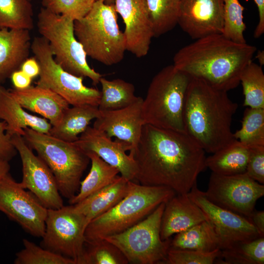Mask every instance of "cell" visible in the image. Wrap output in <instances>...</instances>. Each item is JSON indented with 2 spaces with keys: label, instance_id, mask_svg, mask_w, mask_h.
Returning a JSON list of instances; mask_svg holds the SVG:
<instances>
[{
  "label": "cell",
  "instance_id": "cell-1",
  "mask_svg": "<svg viewBox=\"0 0 264 264\" xmlns=\"http://www.w3.org/2000/svg\"><path fill=\"white\" fill-rule=\"evenodd\" d=\"M136 164L134 179L187 194L206 167L205 152L185 132L145 123L138 142L130 151Z\"/></svg>",
  "mask_w": 264,
  "mask_h": 264
},
{
  "label": "cell",
  "instance_id": "cell-2",
  "mask_svg": "<svg viewBox=\"0 0 264 264\" xmlns=\"http://www.w3.org/2000/svg\"><path fill=\"white\" fill-rule=\"evenodd\" d=\"M257 51L252 45L234 42L222 34L195 40L174 55L173 65L192 78L228 91L240 84L241 73Z\"/></svg>",
  "mask_w": 264,
  "mask_h": 264
},
{
  "label": "cell",
  "instance_id": "cell-3",
  "mask_svg": "<svg viewBox=\"0 0 264 264\" xmlns=\"http://www.w3.org/2000/svg\"><path fill=\"white\" fill-rule=\"evenodd\" d=\"M238 107L227 91L192 78L185 100V132L205 152L213 154L236 140L231 125Z\"/></svg>",
  "mask_w": 264,
  "mask_h": 264
},
{
  "label": "cell",
  "instance_id": "cell-4",
  "mask_svg": "<svg viewBox=\"0 0 264 264\" xmlns=\"http://www.w3.org/2000/svg\"><path fill=\"white\" fill-rule=\"evenodd\" d=\"M176 194L167 187L144 185L129 180L125 197L89 222L85 233V243H91L127 230Z\"/></svg>",
  "mask_w": 264,
  "mask_h": 264
},
{
  "label": "cell",
  "instance_id": "cell-5",
  "mask_svg": "<svg viewBox=\"0 0 264 264\" xmlns=\"http://www.w3.org/2000/svg\"><path fill=\"white\" fill-rule=\"evenodd\" d=\"M114 4L96 0L88 13L74 21V33L87 56L110 66L122 61L126 39L119 29Z\"/></svg>",
  "mask_w": 264,
  "mask_h": 264
},
{
  "label": "cell",
  "instance_id": "cell-6",
  "mask_svg": "<svg viewBox=\"0 0 264 264\" xmlns=\"http://www.w3.org/2000/svg\"><path fill=\"white\" fill-rule=\"evenodd\" d=\"M191 79L173 65L161 69L152 79L143 100L145 124L185 132L184 108Z\"/></svg>",
  "mask_w": 264,
  "mask_h": 264
},
{
  "label": "cell",
  "instance_id": "cell-7",
  "mask_svg": "<svg viewBox=\"0 0 264 264\" xmlns=\"http://www.w3.org/2000/svg\"><path fill=\"white\" fill-rule=\"evenodd\" d=\"M22 136L53 173L61 196L68 200L77 193L81 178L90 161L87 154L73 142H66L29 128Z\"/></svg>",
  "mask_w": 264,
  "mask_h": 264
},
{
  "label": "cell",
  "instance_id": "cell-8",
  "mask_svg": "<svg viewBox=\"0 0 264 264\" xmlns=\"http://www.w3.org/2000/svg\"><path fill=\"white\" fill-rule=\"evenodd\" d=\"M74 23L70 17L42 7L38 15L37 26L60 66L74 75L89 78L93 84L97 85L102 75L88 63L87 55L75 36Z\"/></svg>",
  "mask_w": 264,
  "mask_h": 264
},
{
  "label": "cell",
  "instance_id": "cell-9",
  "mask_svg": "<svg viewBox=\"0 0 264 264\" xmlns=\"http://www.w3.org/2000/svg\"><path fill=\"white\" fill-rule=\"evenodd\" d=\"M165 203H161L140 222L119 233L105 238L116 246L129 263L162 264L170 249L171 239L162 240L160 225Z\"/></svg>",
  "mask_w": 264,
  "mask_h": 264
},
{
  "label": "cell",
  "instance_id": "cell-10",
  "mask_svg": "<svg viewBox=\"0 0 264 264\" xmlns=\"http://www.w3.org/2000/svg\"><path fill=\"white\" fill-rule=\"evenodd\" d=\"M31 50L40 66L39 79L37 85L49 89L73 106L89 105L98 107L101 91L83 84L84 77L65 70L54 60L47 41L35 37Z\"/></svg>",
  "mask_w": 264,
  "mask_h": 264
},
{
  "label": "cell",
  "instance_id": "cell-11",
  "mask_svg": "<svg viewBox=\"0 0 264 264\" xmlns=\"http://www.w3.org/2000/svg\"><path fill=\"white\" fill-rule=\"evenodd\" d=\"M88 224L86 218L73 205L48 209L41 246L78 264L84 251Z\"/></svg>",
  "mask_w": 264,
  "mask_h": 264
},
{
  "label": "cell",
  "instance_id": "cell-12",
  "mask_svg": "<svg viewBox=\"0 0 264 264\" xmlns=\"http://www.w3.org/2000/svg\"><path fill=\"white\" fill-rule=\"evenodd\" d=\"M204 193L214 204L248 219L264 195V185L245 173L225 176L212 172Z\"/></svg>",
  "mask_w": 264,
  "mask_h": 264
},
{
  "label": "cell",
  "instance_id": "cell-13",
  "mask_svg": "<svg viewBox=\"0 0 264 264\" xmlns=\"http://www.w3.org/2000/svg\"><path fill=\"white\" fill-rule=\"evenodd\" d=\"M47 210L9 173L0 179V211L31 235L43 236Z\"/></svg>",
  "mask_w": 264,
  "mask_h": 264
},
{
  "label": "cell",
  "instance_id": "cell-14",
  "mask_svg": "<svg viewBox=\"0 0 264 264\" xmlns=\"http://www.w3.org/2000/svg\"><path fill=\"white\" fill-rule=\"evenodd\" d=\"M12 142L22 164V186L28 189L47 209L64 206L56 179L46 164L33 152L22 136L13 134Z\"/></svg>",
  "mask_w": 264,
  "mask_h": 264
},
{
  "label": "cell",
  "instance_id": "cell-15",
  "mask_svg": "<svg viewBox=\"0 0 264 264\" xmlns=\"http://www.w3.org/2000/svg\"><path fill=\"white\" fill-rule=\"evenodd\" d=\"M188 195L213 226L219 239L220 250L261 237L247 218L214 204L206 198L204 192L198 188L197 184Z\"/></svg>",
  "mask_w": 264,
  "mask_h": 264
},
{
  "label": "cell",
  "instance_id": "cell-16",
  "mask_svg": "<svg viewBox=\"0 0 264 264\" xmlns=\"http://www.w3.org/2000/svg\"><path fill=\"white\" fill-rule=\"evenodd\" d=\"M85 153L92 152L107 163L116 168L121 176L132 181L136 172V164L131 154V145L121 140L113 141L105 132L88 126L78 140L73 142Z\"/></svg>",
  "mask_w": 264,
  "mask_h": 264
},
{
  "label": "cell",
  "instance_id": "cell-17",
  "mask_svg": "<svg viewBox=\"0 0 264 264\" xmlns=\"http://www.w3.org/2000/svg\"><path fill=\"white\" fill-rule=\"evenodd\" d=\"M113 4L125 24L127 51L145 56L154 37L146 0H114Z\"/></svg>",
  "mask_w": 264,
  "mask_h": 264
},
{
  "label": "cell",
  "instance_id": "cell-18",
  "mask_svg": "<svg viewBox=\"0 0 264 264\" xmlns=\"http://www.w3.org/2000/svg\"><path fill=\"white\" fill-rule=\"evenodd\" d=\"M177 24L194 40L221 34L223 0H181Z\"/></svg>",
  "mask_w": 264,
  "mask_h": 264
},
{
  "label": "cell",
  "instance_id": "cell-19",
  "mask_svg": "<svg viewBox=\"0 0 264 264\" xmlns=\"http://www.w3.org/2000/svg\"><path fill=\"white\" fill-rule=\"evenodd\" d=\"M143 99H138L130 106L123 109L101 111L93 127L103 132L110 137L130 144L132 150L137 145L145 122L142 115ZM131 150V151H132Z\"/></svg>",
  "mask_w": 264,
  "mask_h": 264
},
{
  "label": "cell",
  "instance_id": "cell-20",
  "mask_svg": "<svg viewBox=\"0 0 264 264\" xmlns=\"http://www.w3.org/2000/svg\"><path fill=\"white\" fill-rule=\"evenodd\" d=\"M205 220H207L205 215L188 193L176 194L165 203L160 225L161 239H169Z\"/></svg>",
  "mask_w": 264,
  "mask_h": 264
},
{
  "label": "cell",
  "instance_id": "cell-21",
  "mask_svg": "<svg viewBox=\"0 0 264 264\" xmlns=\"http://www.w3.org/2000/svg\"><path fill=\"white\" fill-rule=\"evenodd\" d=\"M24 109L37 113L48 120L52 126L60 122L69 104L53 91L36 85L23 89H9Z\"/></svg>",
  "mask_w": 264,
  "mask_h": 264
},
{
  "label": "cell",
  "instance_id": "cell-22",
  "mask_svg": "<svg viewBox=\"0 0 264 264\" xmlns=\"http://www.w3.org/2000/svg\"><path fill=\"white\" fill-rule=\"evenodd\" d=\"M29 31L0 28V86L28 58L32 42Z\"/></svg>",
  "mask_w": 264,
  "mask_h": 264
},
{
  "label": "cell",
  "instance_id": "cell-23",
  "mask_svg": "<svg viewBox=\"0 0 264 264\" xmlns=\"http://www.w3.org/2000/svg\"><path fill=\"white\" fill-rule=\"evenodd\" d=\"M0 120L7 125L6 132L23 136V129L29 128L39 132L49 134L51 124L45 118L27 112L14 98L9 89L0 86Z\"/></svg>",
  "mask_w": 264,
  "mask_h": 264
},
{
  "label": "cell",
  "instance_id": "cell-24",
  "mask_svg": "<svg viewBox=\"0 0 264 264\" xmlns=\"http://www.w3.org/2000/svg\"><path fill=\"white\" fill-rule=\"evenodd\" d=\"M129 181L118 176L110 184L73 205L76 210L86 218L89 223L91 220L114 207L125 197L129 190Z\"/></svg>",
  "mask_w": 264,
  "mask_h": 264
},
{
  "label": "cell",
  "instance_id": "cell-25",
  "mask_svg": "<svg viewBox=\"0 0 264 264\" xmlns=\"http://www.w3.org/2000/svg\"><path fill=\"white\" fill-rule=\"evenodd\" d=\"M101 114L98 107L84 105L68 108L60 122L52 126L49 134L62 140L74 142L89 126L91 120Z\"/></svg>",
  "mask_w": 264,
  "mask_h": 264
},
{
  "label": "cell",
  "instance_id": "cell-26",
  "mask_svg": "<svg viewBox=\"0 0 264 264\" xmlns=\"http://www.w3.org/2000/svg\"><path fill=\"white\" fill-rule=\"evenodd\" d=\"M206 157L205 164L212 173L232 176L245 173L249 148L237 140Z\"/></svg>",
  "mask_w": 264,
  "mask_h": 264
},
{
  "label": "cell",
  "instance_id": "cell-27",
  "mask_svg": "<svg viewBox=\"0 0 264 264\" xmlns=\"http://www.w3.org/2000/svg\"><path fill=\"white\" fill-rule=\"evenodd\" d=\"M170 249L211 252L220 249V241L212 225L205 220L175 234Z\"/></svg>",
  "mask_w": 264,
  "mask_h": 264
},
{
  "label": "cell",
  "instance_id": "cell-28",
  "mask_svg": "<svg viewBox=\"0 0 264 264\" xmlns=\"http://www.w3.org/2000/svg\"><path fill=\"white\" fill-rule=\"evenodd\" d=\"M91 161L89 173L81 181L78 192L68 200L70 205H74L89 196L113 182L118 177L119 170L106 162L92 152L86 153Z\"/></svg>",
  "mask_w": 264,
  "mask_h": 264
},
{
  "label": "cell",
  "instance_id": "cell-29",
  "mask_svg": "<svg viewBox=\"0 0 264 264\" xmlns=\"http://www.w3.org/2000/svg\"><path fill=\"white\" fill-rule=\"evenodd\" d=\"M102 90L98 107L101 111L123 109L135 102L139 98L134 94V86L121 79L111 80L102 77Z\"/></svg>",
  "mask_w": 264,
  "mask_h": 264
},
{
  "label": "cell",
  "instance_id": "cell-30",
  "mask_svg": "<svg viewBox=\"0 0 264 264\" xmlns=\"http://www.w3.org/2000/svg\"><path fill=\"white\" fill-rule=\"evenodd\" d=\"M216 262L223 264H264V237L241 242L220 250Z\"/></svg>",
  "mask_w": 264,
  "mask_h": 264
},
{
  "label": "cell",
  "instance_id": "cell-31",
  "mask_svg": "<svg viewBox=\"0 0 264 264\" xmlns=\"http://www.w3.org/2000/svg\"><path fill=\"white\" fill-rule=\"evenodd\" d=\"M33 9L29 0H0V28L32 30Z\"/></svg>",
  "mask_w": 264,
  "mask_h": 264
},
{
  "label": "cell",
  "instance_id": "cell-32",
  "mask_svg": "<svg viewBox=\"0 0 264 264\" xmlns=\"http://www.w3.org/2000/svg\"><path fill=\"white\" fill-rule=\"evenodd\" d=\"M154 37L172 30L178 22L181 0H146Z\"/></svg>",
  "mask_w": 264,
  "mask_h": 264
},
{
  "label": "cell",
  "instance_id": "cell-33",
  "mask_svg": "<svg viewBox=\"0 0 264 264\" xmlns=\"http://www.w3.org/2000/svg\"><path fill=\"white\" fill-rule=\"evenodd\" d=\"M241 122L234 138L249 148L264 146V109L247 107Z\"/></svg>",
  "mask_w": 264,
  "mask_h": 264
},
{
  "label": "cell",
  "instance_id": "cell-34",
  "mask_svg": "<svg viewBox=\"0 0 264 264\" xmlns=\"http://www.w3.org/2000/svg\"><path fill=\"white\" fill-rule=\"evenodd\" d=\"M244 96L243 106L264 109V74L262 66L251 61L240 76Z\"/></svg>",
  "mask_w": 264,
  "mask_h": 264
},
{
  "label": "cell",
  "instance_id": "cell-35",
  "mask_svg": "<svg viewBox=\"0 0 264 264\" xmlns=\"http://www.w3.org/2000/svg\"><path fill=\"white\" fill-rule=\"evenodd\" d=\"M78 264H127L121 251L105 239L88 243Z\"/></svg>",
  "mask_w": 264,
  "mask_h": 264
},
{
  "label": "cell",
  "instance_id": "cell-36",
  "mask_svg": "<svg viewBox=\"0 0 264 264\" xmlns=\"http://www.w3.org/2000/svg\"><path fill=\"white\" fill-rule=\"evenodd\" d=\"M223 27L221 34L238 43L245 44L246 25L243 20L244 7L239 0H223Z\"/></svg>",
  "mask_w": 264,
  "mask_h": 264
},
{
  "label": "cell",
  "instance_id": "cell-37",
  "mask_svg": "<svg viewBox=\"0 0 264 264\" xmlns=\"http://www.w3.org/2000/svg\"><path fill=\"white\" fill-rule=\"evenodd\" d=\"M24 248L16 253L15 264H76L72 259L56 254L24 239Z\"/></svg>",
  "mask_w": 264,
  "mask_h": 264
},
{
  "label": "cell",
  "instance_id": "cell-38",
  "mask_svg": "<svg viewBox=\"0 0 264 264\" xmlns=\"http://www.w3.org/2000/svg\"><path fill=\"white\" fill-rule=\"evenodd\" d=\"M96 0H42L43 7L56 14L66 16L74 21L84 17Z\"/></svg>",
  "mask_w": 264,
  "mask_h": 264
},
{
  "label": "cell",
  "instance_id": "cell-39",
  "mask_svg": "<svg viewBox=\"0 0 264 264\" xmlns=\"http://www.w3.org/2000/svg\"><path fill=\"white\" fill-rule=\"evenodd\" d=\"M220 249L211 252L169 249L163 264H212L219 257Z\"/></svg>",
  "mask_w": 264,
  "mask_h": 264
},
{
  "label": "cell",
  "instance_id": "cell-40",
  "mask_svg": "<svg viewBox=\"0 0 264 264\" xmlns=\"http://www.w3.org/2000/svg\"><path fill=\"white\" fill-rule=\"evenodd\" d=\"M249 157L245 173L253 180L264 184V146L249 148Z\"/></svg>",
  "mask_w": 264,
  "mask_h": 264
},
{
  "label": "cell",
  "instance_id": "cell-41",
  "mask_svg": "<svg viewBox=\"0 0 264 264\" xmlns=\"http://www.w3.org/2000/svg\"><path fill=\"white\" fill-rule=\"evenodd\" d=\"M7 125L0 120V159L9 161L17 154V151L11 141V136L7 133Z\"/></svg>",
  "mask_w": 264,
  "mask_h": 264
},
{
  "label": "cell",
  "instance_id": "cell-42",
  "mask_svg": "<svg viewBox=\"0 0 264 264\" xmlns=\"http://www.w3.org/2000/svg\"><path fill=\"white\" fill-rule=\"evenodd\" d=\"M10 78L15 88L23 89L31 86L32 78L21 69L14 71Z\"/></svg>",
  "mask_w": 264,
  "mask_h": 264
},
{
  "label": "cell",
  "instance_id": "cell-43",
  "mask_svg": "<svg viewBox=\"0 0 264 264\" xmlns=\"http://www.w3.org/2000/svg\"><path fill=\"white\" fill-rule=\"evenodd\" d=\"M20 68L32 79L39 76L40 71L39 63L34 57L26 59Z\"/></svg>",
  "mask_w": 264,
  "mask_h": 264
},
{
  "label": "cell",
  "instance_id": "cell-44",
  "mask_svg": "<svg viewBox=\"0 0 264 264\" xmlns=\"http://www.w3.org/2000/svg\"><path fill=\"white\" fill-rule=\"evenodd\" d=\"M258 11L259 20L254 32L255 38H260L264 33V0H254Z\"/></svg>",
  "mask_w": 264,
  "mask_h": 264
},
{
  "label": "cell",
  "instance_id": "cell-45",
  "mask_svg": "<svg viewBox=\"0 0 264 264\" xmlns=\"http://www.w3.org/2000/svg\"><path fill=\"white\" fill-rule=\"evenodd\" d=\"M248 219L254 226L261 237L264 236V211L254 210Z\"/></svg>",
  "mask_w": 264,
  "mask_h": 264
},
{
  "label": "cell",
  "instance_id": "cell-46",
  "mask_svg": "<svg viewBox=\"0 0 264 264\" xmlns=\"http://www.w3.org/2000/svg\"><path fill=\"white\" fill-rule=\"evenodd\" d=\"M10 166L7 161L0 159V179L9 173Z\"/></svg>",
  "mask_w": 264,
  "mask_h": 264
},
{
  "label": "cell",
  "instance_id": "cell-47",
  "mask_svg": "<svg viewBox=\"0 0 264 264\" xmlns=\"http://www.w3.org/2000/svg\"><path fill=\"white\" fill-rule=\"evenodd\" d=\"M255 58L258 60L259 65L262 66L264 65V51L258 50L256 53Z\"/></svg>",
  "mask_w": 264,
  "mask_h": 264
},
{
  "label": "cell",
  "instance_id": "cell-48",
  "mask_svg": "<svg viewBox=\"0 0 264 264\" xmlns=\"http://www.w3.org/2000/svg\"><path fill=\"white\" fill-rule=\"evenodd\" d=\"M105 0V2H106L107 3H109V4H112V3H113V4L114 0Z\"/></svg>",
  "mask_w": 264,
  "mask_h": 264
}]
</instances>
